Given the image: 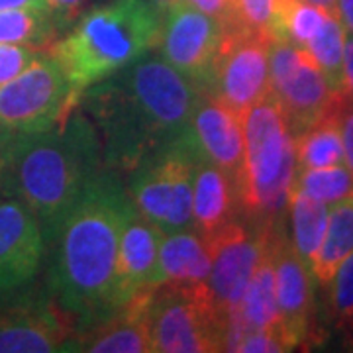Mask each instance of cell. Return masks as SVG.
I'll return each instance as SVG.
<instances>
[{"instance_id":"8fae6325","label":"cell","mask_w":353,"mask_h":353,"mask_svg":"<svg viewBox=\"0 0 353 353\" xmlns=\"http://www.w3.org/2000/svg\"><path fill=\"white\" fill-rule=\"evenodd\" d=\"M277 224L257 220L245 224L234 218L220 230L202 236L210 252V273L206 285L216 308L226 320L228 314L238 308Z\"/></svg>"},{"instance_id":"1f68e13d","label":"cell","mask_w":353,"mask_h":353,"mask_svg":"<svg viewBox=\"0 0 353 353\" xmlns=\"http://www.w3.org/2000/svg\"><path fill=\"white\" fill-rule=\"evenodd\" d=\"M340 132L343 141L345 165L353 171V101L345 99L340 108Z\"/></svg>"},{"instance_id":"f546056e","label":"cell","mask_w":353,"mask_h":353,"mask_svg":"<svg viewBox=\"0 0 353 353\" xmlns=\"http://www.w3.org/2000/svg\"><path fill=\"white\" fill-rule=\"evenodd\" d=\"M41 50L18 46V43H4L0 41V83L10 81L12 77L22 73L32 63Z\"/></svg>"},{"instance_id":"8d00e7d4","label":"cell","mask_w":353,"mask_h":353,"mask_svg":"<svg viewBox=\"0 0 353 353\" xmlns=\"http://www.w3.org/2000/svg\"><path fill=\"white\" fill-rule=\"evenodd\" d=\"M338 16L345 30L353 34V0H338Z\"/></svg>"},{"instance_id":"e0dca14e","label":"cell","mask_w":353,"mask_h":353,"mask_svg":"<svg viewBox=\"0 0 353 353\" xmlns=\"http://www.w3.org/2000/svg\"><path fill=\"white\" fill-rule=\"evenodd\" d=\"M273 269L281 328L296 347L310 332L312 273L285 238L281 224L273 232Z\"/></svg>"},{"instance_id":"7a4b0ae2","label":"cell","mask_w":353,"mask_h":353,"mask_svg":"<svg viewBox=\"0 0 353 353\" xmlns=\"http://www.w3.org/2000/svg\"><path fill=\"white\" fill-rule=\"evenodd\" d=\"M132 199L116 171L104 167L69 206L46 248L51 250L50 292L77 332L118 308L116 267Z\"/></svg>"},{"instance_id":"9c48e42d","label":"cell","mask_w":353,"mask_h":353,"mask_svg":"<svg viewBox=\"0 0 353 353\" xmlns=\"http://www.w3.org/2000/svg\"><path fill=\"white\" fill-rule=\"evenodd\" d=\"M271 94L287 116L292 136L314 126L330 112L338 110L345 97L336 94L312 55L285 39L271 41L269 50Z\"/></svg>"},{"instance_id":"d6a6232c","label":"cell","mask_w":353,"mask_h":353,"mask_svg":"<svg viewBox=\"0 0 353 353\" xmlns=\"http://www.w3.org/2000/svg\"><path fill=\"white\" fill-rule=\"evenodd\" d=\"M201 12L212 16L218 20L222 28L232 22V0H187Z\"/></svg>"},{"instance_id":"836d02e7","label":"cell","mask_w":353,"mask_h":353,"mask_svg":"<svg viewBox=\"0 0 353 353\" xmlns=\"http://www.w3.org/2000/svg\"><path fill=\"white\" fill-rule=\"evenodd\" d=\"M12 136V132L0 128V201L10 196V185H8V152H10Z\"/></svg>"},{"instance_id":"8992f818","label":"cell","mask_w":353,"mask_h":353,"mask_svg":"<svg viewBox=\"0 0 353 353\" xmlns=\"http://www.w3.org/2000/svg\"><path fill=\"white\" fill-rule=\"evenodd\" d=\"M202 159L187 128L132 171L128 194L139 214L161 234L192 228V187Z\"/></svg>"},{"instance_id":"7402d4cb","label":"cell","mask_w":353,"mask_h":353,"mask_svg":"<svg viewBox=\"0 0 353 353\" xmlns=\"http://www.w3.org/2000/svg\"><path fill=\"white\" fill-rule=\"evenodd\" d=\"M353 253V196L330 204L328 226L314 263L310 267L312 277L328 287L340 263Z\"/></svg>"},{"instance_id":"44dd1931","label":"cell","mask_w":353,"mask_h":353,"mask_svg":"<svg viewBox=\"0 0 353 353\" xmlns=\"http://www.w3.org/2000/svg\"><path fill=\"white\" fill-rule=\"evenodd\" d=\"M275 228H273V232H275ZM228 320L240 324L243 330H283L281 328V318H279L277 296H275L273 234H271L269 245L265 250V255L261 257V261L253 273L252 281L245 287V292L241 296L238 308L228 314Z\"/></svg>"},{"instance_id":"9a60e30c","label":"cell","mask_w":353,"mask_h":353,"mask_svg":"<svg viewBox=\"0 0 353 353\" xmlns=\"http://www.w3.org/2000/svg\"><path fill=\"white\" fill-rule=\"evenodd\" d=\"M46 253L38 218L24 202L0 201V294L26 287L36 277Z\"/></svg>"},{"instance_id":"d6986e66","label":"cell","mask_w":353,"mask_h":353,"mask_svg":"<svg viewBox=\"0 0 353 353\" xmlns=\"http://www.w3.org/2000/svg\"><path fill=\"white\" fill-rule=\"evenodd\" d=\"M210 252L196 230L161 234L157 253L159 285H201L208 281Z\"/></svg>"},{"instance_id":"5bb4252c","label":"cell","mask_w":353,"mask_h":353,"mask_svg":"<svg viewBox=\"0 0 353 353\" xmlns=\"http://www.w3.org/2000/svg\"><path fill=\"white\" fill-rule=\"evenodd\" d=\"M189 134L201 155L224 171L240 192L245 161L243 118L226 104L202 92L189 122Z\"/></svg>"},{"instance_id":"52a82bcc","label":"cell","mask_w":353,"mask_h":353,"mask_svg":"<svg viewBox=\"0 0 353 353\" xmlns=\"http://www.w3.org/2000/svg\"><path fill=\"white\" fill-rule=\"evenodd\" d=\"M152 352H224L226 318L206 283L159 285L152 299Z\"/></svg>"},{"instance_id":"6da1fadb","label":"cell","mask_w":353,"mask_h":353,"mask_svg":"<svg viewBox=\"0 0 353 353\" xmlns=\"http://www.w3.org/2000/svg\"><path fill=\"white\" fill-rule=\"evenodd\" d=\"M201 94L161 55H143L88 87L79 106L99 132L104 165L132 173L187 132Z\"/></svg>"},{"instance_id":"d4e9b609","label":"cell","mask_w":353,"mask_h":353,"mask_svg":"<svg viewBox=\"0 0 353 353\" xmlns=\"http://www.w3.org/2000/svg\"><path fill=\"white\" fill-rule=\"evenodd\" d=\"M48 8H10L0 10V41L46 50L59 34Z\"/></svg>"},{"instance_id":"f1b7e54d","label":"cell","mask_w":353,"mask_h":353,"mask_svg":"<svg viewBox=\"0 0 353 353\" xmlns=\"http://www.w3.org/2000/svg\"><path fill=\"white\" fill-rule=\"evenodd\" d=\"M332 318L345 334L353 330V253L345 257L330 281Z\"/></svg>"},{"instance_id":"5b68a950","label":"cell","mask_w":353,"mask_h":353,"mask_svg":"<svg viewBox=\"0 0 353 353\" xmlns=\"http://www.w3.org/2000/svg\"><path fill=\"white\" fill-rule=\"evenodd\" d=\"M245 161L238 202L257 222H281L296 173L294 136L273 94L243 114Z\"/></svg>"},{"instance_id":"4fadbf2b","label":"cell","mask_w":353,"mask_h":353,"mask_svg":"<svg viewBox=\"0 0 353 353\" xmlns=\"http://www.w3.org/2000/svg\"><path fill=\"white\" fill-rule=\"evenodd\" d=\"M222 39V24L187 0L163 12L161 57L204 92Z\"/></svg>"},{"instance_id":"2e32d148","label":"cell","mask_w":353,"mask_h":353,"mask_svg":"<svg viewBox=\"0 0 353 353\" xmlns=\"http://www.w3.org/2000/svg\"><path fill=\"white\" fill-rule=\"evenodd\" d=\"M157 287L145 289L118 306L102 322L71 338L65 352L152 353V299Z\"/></svg>"},{"instance_id":"30bf717a","label":"cell","mask_w":353,"mask_h":353,"mask_svg":"<svg viewBox=\"0 0 353 353\" xmlns=\"http://www.w3.org/2000/svg\"><path fill=\"white\" fill-rule=\"evenodd\" d=\"M271 41L263 34L245 32L238 26L222 28V39L204 92L243 118L253 104L271 94Z\"/></svg>"},{"instance_id":"d590c367","label":"cell","mask_w":353,"mask_h":353,"mask_svg":"<svg viewBox=\"0 0 353 353\" xmlns=\"http://www.w3.org/2000/svg\"><path fill=\"white\" fill-rule=\"evenodd\" d=\"M10 8H48V4L46 0H0V10Z\"/></svg>"},{"instance_id":"603a6c76","label":"cell","mask_w":353,"mask_h":353,"mask_svg":"<svg viewBox=\"0 0 353 353\" xmlns=\"http://www.w3.org/2000/svg\"><path fill=\"white\" fill-rule=\"evenodd\" d=\"M287 208H289L290 238H292L290 245L310 269L326 234L330 204L316 201L299 189H290Z\"/></svg>"},{"instance_id":"484cf974","label":"cell","mask_w":353,"mask_h":353,"mask_svg":"<svg viewBox=\"0 0 353 353\" xmlns=\"http://www.w3.org/2000/svg\"><path fill=\"white\" fill-rule=\"evenodd\" d=\"M343 43H345V26L338 14H328L324 24L304 46L312 55L316 65L324 73L330 88L336 94H343Z\"/></svg>"},{"instance_id":"74e56055","label":"cell","mask_w":353,"mask_h":353,"mask_svg":"<svg viewBox=\"0 0 353 353\" xmlns=\"http://www.w3.org/2000/svg\"><path fill=\"white\" fill-rule=\"evenodd\" d=\"M303 2H308V4L320 6V8L328 10L330 14H338V0H303Z\"/></svg>"},{"instance_id":"4316f807","label":"cell","mask_w":353,"mask_h":353,"mask_svg":"<svg viewBox=\"0 0 353 353\" xmlns=\"http://www.w3.org/2000/svg\"><path fill=\"white\" fill-rule=\"evenodd\" d=\"M292 189H299L316 201L334 204L353 196V171L345 163L318 169H296Z\"/></svg>"},{"instance_id":"ffe728a7","label":"cell","mask_w":353,"mask_h":353,"mask_svg":"<svg viewBox=\"0 0 353 353\" xmlns=\"http://www.w3.org/2000/svg\"><path fill=\"white\" fill-rule=\"evenodd\" d=\"M238 192L230 176L216 165L202 159L196 167L192 187V226L208 236L236 218Z\"/></svg>"},{"instance_id":"f35d334b","label":"cell","mask_w":353,"mask_h":353,"mask_svg":"<svg viewBox=\"0 0 353 353\" xmlns=\"http://www.w3.org/2000/svg\"><path fill=\"white\" fill-rule=\"evenodd\" d=\"M176 2H181V0H153V4H155L161 12H165V10L171 8V6H175Z\"/></svg>"},{"instance_id":"ab89813d","label":"cell","mask_w":353,"mask_h":353,"mask_svg":"<svg viewBox=\"0 0 353 353\" xmlns=\"http://www.w3.org/2000/svg\"><path fill=\"white\" fill-rule=\"evenodd\" d=\"M350 336H352V343H353V330H352V332H350Z\"/></svg>"},{"instance_id":"3957f363","label":"cell","mask_w":353,"mask_h":353,"mask_svg":"<svg viewBox=\"0 0 353 353\" xmlns=\"http://www.w3.org/2000/svg\"><path fill=\"white\" fill-rule=\"evenodd\" d=\"M104 167L97 128L83 110H73L50 130L14 134L8 152L10 196L34 212L48 243L69 206Z\"/></svg>"},{"instance_id":"277c9868","label":"cell","mask_w":353,"mask_h":353,"mask_svg":"<svg viewBox=\"0 0 353 353\" xmlns=\"http://www.w3.org/2000/svg\"><path fill=\"white\" fill-rule=\"evenodd\" d=\"M163 12L153 0H110L77 18L48 50L61 63L79 106L85 90L159 48Z\"/></svg>"},{"instance_id":"cb8c5ba5","label":"cell","mask_w":353,"mask_h":353,"mask_svg":"<svg viewBox=\"0 0 353 353\" xmlns=\"http://www.w3.org/2000/svg\"><path fill=\"white\" fill-rule=\"evenodd\" d=\"M340 108L294 136L296 169H318L345 163L340 132Z\"/></svg>"},{"instance_id":"4dcf8cb0","label":"cell","mask_w":353,"mask_h":353,"mask_svg":"<svg viewBox=\"0 0 353 353\" xmlns=\"http://www.w3.org/2000/svg\"><path fill=\"white\" fill-rule=\"evenodd\" d=\"M88 0H46L51 16L59 30H63L69 24H73L77 18L83 14V8Z\"/></svg>"},{"instance_id":"ac0fdd59","label":"cell","mask_w":353,"mask_h":353,"mask_svg":"<svg viewBox=\"0 0 353 353\" xmlns=\"http://www.w3.org/2000/svg\"><path fill=\"white\" fill-rule=\"evenodd\" d=\"M161 232L139 214L138 208L130 206L120 234L118 267H116V303L122 306L138 292L157 283V253Z\"/></svg>"},{"instance_id":"e575fe53","label":"cell","mask_w":353,"mask_h":353,"mask_svg":"<svg viewBox=\"0 0 353 353\" xmlns=\"http://www.w3.org/2000/svg\"><path fill=\"white\" fill-rule=\"evenodd\" d=\"M343 94L353 101V34L347 30L343 43Z\"/></svg>"},{"instance_id":"83f0119b","label":"cell","mask_w":353,"mask_h":353,"mask_svg":"<svg viewBox=\"0 0 353 353\" xmlns=\"http://www.w3.org/2000/svg\"><path fill=\"white\" fill-rule=\"evenodd\" d=\"M281 6L283 0H232V22L228 26L275 39Z\"/></svg>"},{"instance_id":"ba28073f","label":"cell","mask_w":353,"mask_h":353,"mask_svg":"<svg viewBox=\"0 0 353 353\" xmlns=\"http://www.w3.org/2000/svg\"><path fill=\"white\" fill-rule=\"evenodd\" d=\"M79 106L61 63L50 51L6 83H0V128L12 134H34L57 126Z\"/></svg>"},{"instance_id":"7c38bea8","label":"cell","mask_w":353,"mask_h":353,"mask_svg":"<svg viewBox=\"0 0 353 353\" xmlns=\"http://www.w3.org/2000/svg\"><path fill=\"white\" fill-rule=\"evenodd\" d=\"M0 301V353L65 352L69 343V316L50 294L24 290L6 292Z\"/></svg>"}]
</instances>
